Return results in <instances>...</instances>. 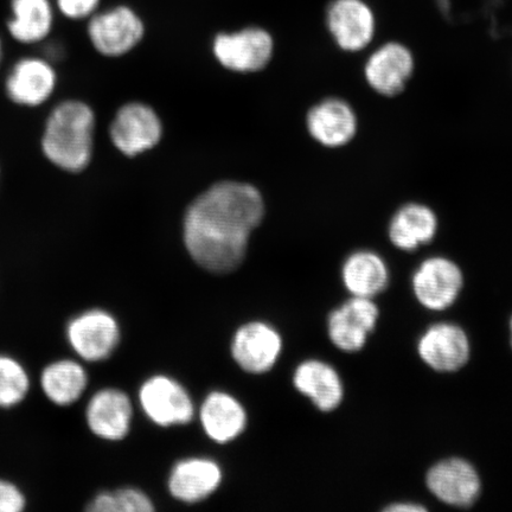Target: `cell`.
Masks as SVG:
<instances>
[{"mask_svg":"<svg viewBox=\"0 0 512 512\" xmlns=\"http://www.w3.org/2000/svg\"><path fill=\"white\" fill-rule=\"evenodd\" d=\"M262 217L264 202L252 185L216 184L198 197L185 215V247L207 271L233 272L245 260L249 236Z\"/></svg>","mask_w":512,"mask_h":512,"instance_id":"1","label":"cell"},{"mask_svg":"<svg viewBox=\"0 0 512 512\" xmlns=\"http://www.w3.org/2000/svg\"><path fill=\"white\" fill-rule=\"evenodd\" d=\"M95 115L79 100L55 106L44 123L41 151L55 168L81 172L91 163L94 150Z\"/></svg>","mask_w":512,"mask_h":512,"instance_id":"2","label":"cell"},{"mask_svg":"<svg viewBox=\"0 0 512 512\" xmlns=\"http://www.w3.org/2000/svg\"><path fill=\"white\" fill-rule=\"evenodd\" d=\"M326 25L336 46L351 54L370 47L377 31L376 15L367 0H332Z\"/></svg>","mask_w":512,"mask_h":512,"instance_id":"3","label":"cell"},{"mask_svg":"<svg viewBox=\"0 0 512 512\" xmlns=\"http://www.w3.org/2000/svg\"><path fill=\"white\" fill-rule=\"evenodd\" d=\"M66 335L70 348L87 362L107 360L120 342L117 319L99 309L82 312L70 320Z\"/></svg>","mask_w":512,"mask_h":512,"instance_id":"4","label":"cell"},{"mask_svg":"<svg viewBox=\"0 0 512 512\" xmlns=\"http://www.w3.org/2000/svg\"><path fill=\"white\" fill-rule=\"evenodd\" d=\"M415 72L412 50L398 41L381 44L364 63L363 75L376 94L394 98L406 91Z\"/></svg>","mask_w":512,"mask_h":512,"instance_id":"5","label":"cell"},{"mask_svg":"<svg viewBox=\"0 0 512 512\" xmlns=\"http://www.w3.org/2000/svg\"><path fill=\"white\" fill-rule=\"evenodd\" d=\"M412 284L422 306L431 311H444L456 303L464 286V275L456 262L445 256H432L421 262Z\"/></svg>","mask_w":512,"mask_h":512,"instance_id":"6","label":"cell"},{"mask_svg":"<svg viewBox=\"0 0 512 512\" xmlns=\"http://www.w3.org/2000/svg\"><path fill=\"white\" fill-rule=\"evenodd\" d=\"M57 74L53 62L46 57L27 56L12 66L5 79V94L12 104L41 107L55 93Z\"/></svg>","mask_w":512,"mask_h":512,"instance_id":"7","label":"cell"},{"mask_svg":"<svg viewBox=\"0 0 512 512\" xmlns=\"http://www.w3.org/2000/svg\"><path fill=\"white\" fill-rule=\"evenodd\" d=\"M143 411L156 425H187L194 418L195 406L181 383L158 375L147 380L139 390Z\"/></svg>","mask_w":512,"mask_h":512,"instance_id":"8","label":"cell"},{"mask_svg":"<svg viewBox=\"0 0 512 512\" xmlns=\"http://www.w3.org/2000/svg\"><path fill=\"white\" fill-rule=\"evenodd\" d=\"M93 47L106 56H120L136 47L144 34V25L130 9L120 6L94 14L88 23Z\"/></svg>","mask_w":512,"mask_h":512,"instance_id":"9","label":"cell"},{"mask_svg":"<svg viewBox=\"0 0 512 512\" xmlns=\"http://www.w3.org/2000/svg\"><path fill=\"white\" fill-rule=\"evenodd\" d=\"M379 307L370 298L354 297L339 309L332 311L328 320V334L339 350L356 352L363 349L368 336L376 328Z\"/></svg>","mask_w":512,"mask_h":512,"instance_id":"10","label":"cell"},{"mask_svg":"<svg viewBox=\"0 0 512 512\" xmlns=\"http://www.w3.org/2000/svg\"><path fill=\"white\" fill-rule=\"evenodd\" d=\"M283 349V339L271 325L252 322L236 331L232 355L246 373L260 375L270 371L277 363Z\"/></svg>","mask_w":512,"mask_h":512,"instance_id":"11","label":"cell"},{"mask_svg":"<svg viewBox=\"0 0 512 512\" xmlns=\"http://www.w3.org/2000/svg\"><path fill=\"white\" fill-rule=\"evenodd\" d=\"M427 488L439 501L452 507L467 508L477 501L482 483L469 462L450 458L428 471Z\"/></svg>","mask_w":512,"mask_h":512,"instance_id":"12","label":"cell"},{"mask_svg":"<svg viewBox=\"0 0 512 512\" xmlns=\"http://www.w3.org/2000/svg\"><path fill=\"white\" fill-rule=\"evenodd\" d=\"M418 351L428 367L440 373H454L465 367L471 348L469 337L460 326L440 323L421 336Z\"/></svg>","mask_w":512,"mask_h":512,"instance_id":"13","label":"cell"},{"mask_svg":"<svg viewBox=\"0 0 512 512\" xmlns=\"http://www.w3.org/2000/svg\"><path fill=\"white\" fill-rule=\"evenodd\" d=\"M306 123L311 137L329 149L350 144L360 127L354 107L338 98L326 99L313 106L307 114Z\"/></svg>","mask_w":512,"mask_h":512,"instance_id":"14","label":"cell"},{"mask_svg":"<svg viewBox=\"0 0 512 512\" xmlns=\"http://www.w3.org/2000/svg\"><path fill=\"white\" fill-rule=\"evenodd\" d=\"M273 51L272 37L260 29L217 36L214 53L222 66L235 72H256L266 67Z\"/></svg>","mask_w":512,"mask_h":512,"instance_id":"15","label":"cell"},{"mask_svg":"<svg viewBox=\"0 0 512 512\" xmlns=\"http://www.w3.org/2000/svg\"><path fill=\"white\" fill-rule=\"evenodd\" d=\"M112 142L127 156H136L155 146L162 137V125L152 108L127 105L118 112L111 126Z\"/></svg>","mask_w":512,"mask_h":512,"instance_id":"16","label":"cell"},{"mask_svg":"<svg viewBox=\"0 0 512 512\" xmlns=\"http://www.w3.org/2000/svg\"><path fill=\"white\" fill-rule=\"evenodd\" d=\"M133 408L130 398L119 389L99 390L89 400L86 420L89 430L96 437L119 441L130 432Z\"/></svg>","mask_w":512,"mask_h":512,"instance_id":"17","label":"cell"},{"mask_svg":"<svg viewBox=\"0 0 512 512\" xmlns=\"http://www.w3.org/2000/svg\"><path fill=\"white\" fill-rule=\"evenodd\" d=\"M439 230V217L427 204L411 202L396 210L389 222L388 236L395 248L414 252L431 243Z\"/></svg>","mask_w":512,"mask_h":512,"instance_id":"18","label":"cell"},{"mask_svg":"<svg viewBox=\"0 0 512 512\" xmlns=\"http://www.w3.org/2000/svg\"><path fill=\"white\" fill-rule=\"evenodd\" d=\"M6 30L15 42L36 46L48 41L55 24L53 0H10Z\"/></svg>","mask_w":512,"mask_h":512,"instance_id":"19","label":"cell"},{"mask_svg":"<svg viewBox=\"0 0 512 512\" xmlns=\"http://www.w3.org/2000/svg\"><path fill=\"white\" fill-rule=\"evenodd\" d=\"M222 482L219 464L207 458H190L176 464L169 478L172 497L194 504L213 495Z\"/></svg>","mask_w":512,"mask_h":512,"instance_id":"20","label":"cell"},{"mask_svg":"<svg viewBox=\"0 0 512 512\" xmlns=\"http://www.w3.org/2000/svg\"><path fill=\"white\" fill-rule=\"evenodd\" d=\"M293 383L319 411H335L343 401L341 377L328 363L317 360L303 362L294 373Z\"/></svg>","mask_w":512,"mask_h":512,"instance_id":"21","label":"cell"},{"mask_svg":"<svg viewBox=\"0 0 512 512\" xmlns=\"http://www.w3.org/2000/svg\"><path fill=\"white\" fill-rule=\"evenodd\" d=\"M200 416L204 432L215 443H230L246 430L245 408L227 393H210L203 402Z\"/></svg>","mask_w":512,"mask_h":512,"instance_id":"22","label":"cell"},{"mask_svg":"<svg viewBox=\"0 0 512 512\" xmlns=\"http://www.w3.org/2000/svg\"><path fill=\"white\" fill-rule=\"evenodd\" d=\"M342 279L352 296L371 299L386 290L389 270L381 255L364 249L344 261Z\"/></svg>","mask_w":512,"mask_h":512,"instance_id":"23","label":"cell"},{"mask_svg":"<svg viewBox=\"0 0 512 512\" xmlns=\"http://www.w3.org/2000/svg\"><path fill=\"white\" fill-rule=\"evenodd\" d=\"M88 376L85 368L73 360L47 364L41 371L40 386L46 398L55 406L67 407L85 393Z\"/></svg>","mask_w":512,"mask_h":512,"instance_id":"24","label":"cell"},{"mask_svg":"<svg viewBox=\"0 0 512 512\" xmlns=\"http://www.w3.org/2000/svg\"><path fill=\"white\" fill-rule=\"evenodd\" d=\"M28 370L17 358L0 354V408L21 405L30 390Z\"/></svg>","mask_w":512,"mask_h":512,"instance_id":"25","label":"cell"},{"mask_svg":"<svg viewBox=\"0 0 512 512\" xmlns=\"http://www.w3.org/2000/svg\"><path fill=\"white\" fill-rule=\"evenodd\" d=\"M91 512H152L155 511L151 499L143 491L133 488L105 491L89 502Z\"/></svg>","mask_w":512,"mask_h":512,"instance_id":"26","label":"cell"},{"mask_svg":"<svg viewBox=\"0 0 512 512\" xmlns=\"http://www.w3.org/2000/svg\"><path fill=\"white\" fill-rule=\"evenodd\" d=\"M100 0H54L56 10L70 21L91 18L98 9Z\"/></svg>","mask_w":512,"mask_h":512,"instance_id":"27","label":"cell"},{"mask_svg":"<svg viewBox=\"0 0 512 512\" xmlns=\"http://www.w3.org/2000/svg\"><path fill=\"white\" fill-rule=\"evenodd\" d=\"M27 497L19 486L0 478V512H21L27 508Z\"/></svg>","mask_w":512,"mask_h":512,"instance_id":"28","label":"cell"},{"mask_svg":"<svg viewBox=\"0 0 512 512\" xmlns=\"http://www.w3.org/2000/svg\"><path fill=\"white\" fill-rule=\"evenodd\" d=\"M426 508L425 507H421V505H418V504H414V503H401V504H394L392 505V507H388L387 508V511H392V512H403V511H406V512H420V511H425Z\"/></svg>","mask_w":512,"mask_h":512,"instance_id":"29","label":"cell"},{"mask_svg":"<svg viewBox=\"0 0 512 512\" xmlns=\"http://www.w3.org/2000/svg\"><path fill=\"white\" fill-rule=\"evenodd\" d=\"M3 60V40L2 37H0V63H2Z\"/></svg>","mask_w":512,"mask_h":512,"instance_id":"30","label":"cell"},{"mask_svg":"<svg viewBox=\"0 0 512 512\" xmlns=\"http://www.w3.org/2000/svg\"><path fill=\"white\" fill-rule=\"evenodd\" d=\"M510 332H511V347H512V318L510 322Z\"/></svg>","mask_w":512,"mask_h":512,"instance_id":"31","label":"cell"}]
</instances>
